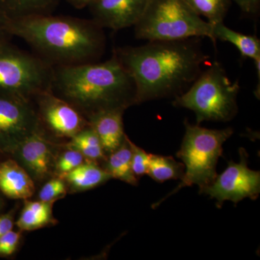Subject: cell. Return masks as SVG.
<instances>
[{
  "label": "cell",
  "instance_id": "6da1fadb",
  "mask_svg": "<svg viewBox=\"0 0 260 260\" xmlns=\"http://www.w3.org/2000/svg\"><path fill=\"white\" fill-rule=\"evenodd\" d=\"M114 54L134 80L137 105L181 95L208 59L201 38L197 37L153 41L139 47L119 48Z\"/></svg>",
  "mask_w": 260,
  "mask_h": 260
},
{
  "label": "cell",
  "instance_id": "7a4b0ae2",
  "mask_svg": "<svg viewBox=\"0 0 260 260\" xmlns=\"http://www.w3.org/2000/svg\"><path fill=\"white\" fill-rule=\"evenodd\" d=\"M7 29L54 67L93 62L105 48L103 28L93 20L34 15L7 20Z\"/></svg>",
  "mask_w": 260,
  "mask_h": 260
},
{
  "label": "cell",
  "instance_id": "3957f363",
  "mask_svg": "<svg viewBox=\"0 0 260 260\" xmlns=\"http://www.w3.org/2000/svg\"><path fill=\"white\" fill-rule=\"evenodd\" d=\"M51 90L87 119L112 109L136 105V87L114 54L104 62L54 67Z\"/></svg>",
  "mask_w": 260,
  "mask_h": 260
},
{
  "label": "cell",
  "instance_id": "277c9868",
  "mask_svg": "<svg viewBox=\"0 0 260 260\" xmlns=\"http://www.w3.org/2000/svg\"><path fill=\"white\" fill-rule=\"evenodd\" d=\"M239 90V82H232L223 66L214 61L186 91L174 98L172 104L192 111L197 124L204 121L225 122L237 115Z\"/></svg>",
  "mask_w": 260,
  "mask_h": 260
},
{
  "label": "cell",
  "instance_id": "5b68a950",
  "mask_svg": "<svg viewBox=\"0 0 260 260\" xmlns=\"http://www.w3.org/2000/svg\"><path fill=\"white\" fill-rule=\"evenodd\" d=\"M185 135L177 158L181 159L185 169L181 183L165 198L153 205L156 208L171 195L191 185H198L200 191L210 185L216 179V167L218 159L223 154L224 143L234 133L231 127L223 129H210L200 124H191L184 121Z\"/></svg>",
  "mask_w": 260,
  "mask_h": 260
},
{
  "label": "cell",
  "instance_id": "8992f818",
  "mask_svg": "<svg viewBox=\"0 0 260 260\" xmlns=\"http://www.w3.org/2000/svg\"><path fill=\"white\" fill-rule=\"evenodd\" d=\"M134 26L135 37L148 42L207 37L214 43L213 25L184 0H149Z\"/></svg>",
  "mask_w": 260,
  "mask_h": 260
},
{
  "label": "cell",
  "instance_id": "52a82bcc",
  "mask_svg": "<svg viewBox=\"0 0 260 260\" xmlns=\"http://www.w3.org/2000/svg\"><path fill=\"white\" fill-rule=\"evenodd\" d=\"M54 67L9 43L0 47V93L32 102L52 88Z\"/></svg>",
  "mask_w": 260,
  "mask_h": 260
},
{
  "label": "cell",
  "instance_id": "ba28073f",
  "mask_svg": "<svg viewBox=\"0 0 260 260\" xmlns=\"http://www.w3.org/2000/svg\"><path fill=\"white\" fill-rule=\"evenodd\" d=\"M240 161L230 160L225 170L217 176L210 185L200 191L216 200V206L221 208L225 201L237 204L244 198L257 199L260 193V172L248 167V153L239 149Z\"/></svg>",
  "mask_w": 260,
  "mask_h": 260
},
{
  "label": "cell",
  "instance_id": "9c48e42d",
  "mask_svg": "<svg viewBox=\"0 0 260 260\" xmlns=\"http://www.w3.org/2000/svg\"><path fill=\"white\" fill-rule=\"evenodd\" d=\"M39 128L37 110L31 102L0 93V155L10 157Z\"/></svg>",
  "mask_w": 260,
  "mask_h": 260
},
{
  "label": "cell",
  "instance_id": "30bf717a",
  "mask_svg": "<svg viewBox=\"0 0 260 260\" xmlns=\"http://www.w3.org/2000/svg\"><path fill=\"white\" fill-rule=\"evenodd\" d=\"M34 100L37 104L36 110L41 127L46 128L56 138L71 139L89 125L75 108L51 89L39 93Z\"/></svg>",
  "mask_w": 260,
  "mask_h": 260
},
{
  "label": "cell",
  "instance_id": "8fae6325",
  "mask_svg": "<svg viewBox=\"0 0 260 260\" xmlns=\"http://www.w3.org/2000/svg\"><path fill=\"white\" fill-rule=\"evenodd\" d=\"M54 145L42 127L23 140L10 155L24 168L34 182L48 180L55 174L57 159Z\"/></svg>",
  "mask_w": 260,
  "mask_h": 260
},
{
  "label": "cell",
  "instance_id": "7c38bea8",
  "mask_svg": "<svg viewBox=\"0 0 260 260\" xmlns=\"http://www.w3.org/2000/svg\"><path fill=\"white\" fill-rule=\"evenodd\" d=\"M149 0H93L90 5L93 20L102 28L114 30L134 26Z\"/></svg>",
  "mask_w": 260,
  "mask_h": 260
},
{
  "label": "cell",
  "instance_id": "4fadbf2b",
  "mask_svg": "<svg viewBox=\"0 0 260 260\" xmlns=\"http://www.w3.org/2000/svg\"><path fill=\"white\" fill-rule=\"evenodd\" d=\"M35 182L15 159L0 160V192L13 200H28L35 192Z\"/></svg>",
  "mask_w": 260,
  "mask_h": 260
},
{
  "label": "cell",
  "instance_id": "5bb4252c",
  "mask_svg": "<svg viewBox=\"0 0 260 260\" xmlns=\"http://www.w3.org/2000/svg\"><path fill=\"white\" fill-rule=\"evenodd\" d=\"M124 109H118L99 113L88 121L100 140L105 153L109 155L119 148L126 135L123 115Z\"/></svg>",
  "mask_w": 260,
  "mask_h": 260
},
{
  "label": "cell",
  "instance_id": "9a60e30c",
  "mask_svg": "<svg viewBox=\"0 0 260 260\" xmlns=\"http://www.w3.org/2000/svg\"><path fill=\"white\" fill-rule=\"evenodd\" d=\"M61 178L64 179L68 187L75 192L93 189L112 179L104 168L91 160H85Z\"/></svg>",
  "mask_w": 260,
  "mask_h": 260
},
{
  "label": "cell",
  "instance_id": "2e32d148",
  "mask_svg": "<svg viewBox=\"0 0 260 260\" xmlns=\"http://www.w3.org/2000/svg\"><path fill=\"white\" fill-rule=\"evenodd\" d=\"M54 203V202L25 200L21 213L15 222L19 230L30 232L57 223V220L53 216Z\"/></svg>",
  "mask_w": 260,
  "mask_h": 260
},
{
  "label": "cell",
  "instance_id": "e0dca14e",
  "mask_svg": "<svg viewBox=\"0 0 260 260\" xmlns=\"http://www.w3.org/2000/svg\"><path fill=\"white\" fill-rule=\"evenodd\" d=\"M104 168L112 179H119L133 186L138 185V178L132 169V151L129 139L125 137L120 146L109 154Z\"/></svg>",
  "mask_w": 260,
  "mask_h": 260
},
{
  "label": "cell",
  "instance_id": "ac0fdd59",
  "mask_svg": "<svg viewBox=\"0 0 260 260\" xmlns=\"http://www.w3.org/2000/svg\"><path fill=\"white\" fill-rule=\"evenodd\" d=\"M214 43L217 40L233 44L242 57L249 58L253 61L260 59V41L256 36L246 35L235 31L223 23L213 26Z\"/></svg>",
  "mask_w": 260,
  "mask_h": 260
},
{
  "label": "cell",
  "instance_id": "d6986e66",
  "mask_svg": "<svg viewBox=\"0 0 260 260\" xmlns=\"http://www.w3.org/2000/svg\"><path fill=\"white\" fill-rule=\"evenodd\" d=\"M59 0H0V10L8 20L49 14Z\"/></svg>",
  "mask_w": 260,
  "mask_h": 260
},
{
  "label": "cell",
  "instance_id": "ffe728a7",
  "mask_svg": "<svg viewBox=\"0 0 260 260\" xmlns=\"http://www.w3.org/2000/svg\"><path fill=\"white\" fill-rule=\"evenodd\" d=\"M184 164L177 161L172 156L150 154L148 174L157 182L170 179H181L184 174Z\"/></svg>",
  "mask_w": 260,
  "mask_h": 260
},
{
  "label": "cell",
  "instance_id": "44dd1931",
  "mask_svg": "<svg viewBox=\"0 0 260 260\" xmlns=\"http://www.w3.org/2000/svg\"><path fill=\"white\" fill-rule=\"evenodd\" d=\"M78 150L88 160H106V153L99 137L90 125L75 135L68 145Z\"/></svg>",
  "mask_w": 260,
  "mask_h": 260
},
{
  "label": "cell",
  "instance_id": "7402d4cb",
  "mask_svg": "<svg viewBox=\"0 0 260 260\" xmlns=\"http://www.w3.org/2000/svg\"><path fill=\"white\" fill-rule=\"evenodd\" d=\"M199 16L204 17L210 25L223 23L232 0H184Z\"/></svg>",
  "mask_w": 260,
  "mask_h": 260
},
{
  "label": "cell",
  "instance_id": "603a6c76",
  "mask_svg": "<svg viewBox=\"0 0 260 260\" xmlns=\"http://www.w3.org/2000/svg\"><path fill=\"white\" fill-rule=\"evenodd\" d=\"M85 157L76 149L68 146V150L57 156L56 162L55 174L61 177L64 174L81 165L85 161Z\"/></svg>",
  "mask_w": 260,
  "mask_h": 260
},
{
  "label": "cell",
  "instance_id": "cb8c5ba5",
  "mask_svg": "<svg viewBox=\"0 0 260 260\" xmlns=\"http://www.w3.org/2000/svg\"><path fill=\"white\" fill-rule=\"evenodd\" d=\"M68 192V186L62 178H51L42 186L39 192V199L44 202H55L64 198Z\"/></svg>",
  "mask_w": 260,
  "mask_h": 260
},
{
  "label": "cell",
  "instance_id": "d4e9b609",
  "mask_svg": "<svg viewBox=\"0 0 260 260\" xmlns=\"http://www.w3.org/2000/svg\"><path fill=\"white\" fill-rule=\"evenodd\" d=\"M130 148L132 151V169L137 178L148 174L150 154L134 144L129 140Z\"/></svg>",
  "mask_w": 260,
  "mask_h": 260
},
{
  "label": "cell",
  "instance_id": "484cf974",
  "mask_svg": "<svg viewBox=\"0 0 260 260\" xmlns=\"http://www.w3.org/2000/svg\"><path fill=\"white\" fill-rule=\"evenodd\" d=\"M21 239L20 232L11 230L0 237V257L8 258L15 254Z\"/></svg>",
  "mask_w": 260,
  "mask_h": 260
},
{
  "label": "cell",
  "instance_id": "4316f807",
  "mask_svg": "<svg viewBox=\"0 0 260 260\" xmlns=\"http://www.w3.org/2000/svg\"><path fill=\"white\" fill-rule=\"evenodd\" d=\"M15 209L8 213L0 214V237L13 230L15 224Z\"/></svg>",
  "mask_w": 260,
  "mask_h": 260
},
{
  "label": "cell",
  "instance_id": "83f0119b",
  "mask_svg": "<svg viewBox=\"0 0 260 260\" xmlns=\"http://www.w3.org/2000/svg\"><path fill=\"white\" fill-rule=\"evenodd\" d=\"M246 14H255L259 8L260 0H232Z\"/></svg>",
  "mask_w": 260,
  "mask_h": 260
},
{
  "label": "cell",
  "instance_id": "f1b7e54d",
  "mask_svg": "<svg viewBox=\"0 0 260 260\" xmlns=\"http://www.w3.org/2000/svg\"><path fill=\"white\" fill-rule=\"evenodd\" d=\"M7 20L8 19L0 10V47L8 44V38L10 36L7 29Z\"/></svg>",
  "mask_w": 260,
  "mask_h": 260
},
{
  "label": "cell",
  "instance_id": "f546056e",
  "mask_svg": "<svg viewBox=\"0 0 260 260\" xmlns=\"http://www.w3.org/2000/svg\"><path fill=\"white\" fill-rule=\"evenodd\" d=\"M70 5H73L77 9H82V8L88 7L89 5L93 1V0H67Z\"/></svg>",
  "mask_w": 260,
  "mask_h": 260
},
{
  "label": "cell",
  "instance_id": "4dcf8cb0",
  "mask_svg": "<svg viewBox=\"0 0 260 260\" xmlns=\"http://www.w3.org/2000/svg\"><path fill=\"white\" fill-rule=\"evenodd\" d=\"M5 207V202L3 198H2L1 194H0V213H1L2 210H3Z\"/></svg>",
  "mask_w": 260,
  "mask_h": 260
},
{
  "label": "cell",
  "instance_id": "1f68e13d",
  "mask_svg": "<svg viewBox=\"0 0 260 260\" xmlns=\"http://www.w3.org/2000/svg\"><path fill=\"white\" fill-rule=\"evenodd\" d=\"M0 156H1V155H0ZM0 160H1V159H0Z\"/></svg>",
  "mask_w": 260,
  "mask_h": 260
}]
</instances>
